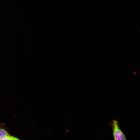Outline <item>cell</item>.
Instances as JSON below:
<instances>
[{"instance_id":"6da1fadb","label":"cell","mask_w":140,"mask_h":140,"mask_svg":"<svg viewBox=\"0 0 140 140\" xmlns=\"http://www.w3.org/2000/svg\"><path fill=\"white\" fill-rule=\"evenodd\" d=\"M111 125L114 140H126L125 135L120 129L118 121L113 120Z\"/></svg>"},{"instance_id":"3957f363","label":"cell","mask_w":140,"mask_h":140,"mask_svg":"<svg viewBox=\"0 0 140 140\" xmlns=\"http://www.w3.org/2000/svg\"><path fill=\"white\" fill-rule=\"evenodd\" d=\"M11 140H20L14 137L11 136Z\"/></svg>"},{"instance_id":"7a4b0ae2","label":"cell","mask_w":140,"mask_h":140,"mask_svg":"<svg viewBox=\"0 0 140 140\" xmlns=\"http://www.w3.org/2000/svg\"><path fill=\"white\" fill-rule=\"evenodd\" d=\"M9 135L6 131L5 129H0V140Z\"/></svg>"}]
</instances>
